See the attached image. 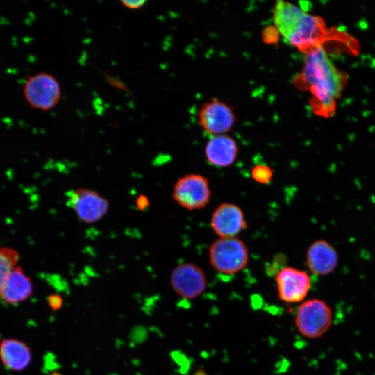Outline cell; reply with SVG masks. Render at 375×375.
<instances>
[{"label": "cell", "instance_id": "2e32d148", "mask_svg": "<svg viewBox=\"0 0 375 375\" xmlns=\"http://www.w3.org/2000/svg\"><path fill=\"white\" fill-rule=\"evenodd\" d=\"M19 258L18 252L10 247H0V299L3 284Z\"/></svg>", "mask_w": 375, "mask_h": 375}, {"label": "cell", "instance_id": "3957f363", "mask_svg": "<svg viewBox=\"0 0 375 375\" xmlns=\"http://www.w3.org/2000/svg\"><path fill=\"white\" fill-rule=\"evenodd\" d=\"M208 255L212 267L226 275L240 272L249 262L248 248L238 237L219 238L210 246Z\"/></svg>", "mask_w": 375, "mask_h": 375}, {"label": "cell", "instance_id": "52a82bcc", "mask_svg": "<svg viewBox=\"0 0 375 375\" xmlns=\"http://www.w3.org/2000/svg\"><path fill=\"white\" fill-rule=\"evenodd\" d=\"M66 197L67 205L83 222H97L108 212V201L94 190L77 188L69 190Z\"/></svg>", "mask_w": 375, "mask_h": 375}, {"label": "cell", "instance_id": "9c48e42d", "mask_svg": "<svg viewBox=\"0 0 375 375\" xmlns=\"http://www.w3.org/2000/svg\"><path fill=\"white\" fill-rule=\"evenodd\" d=\"M275 281L279 299L287 303L303 302L311 288L309 274L292 267H284L276 274Z\"/></svg>", "mask_w": 375, "mask_h": 375}, {"label": "cell", "instance_id": "ac0fdd59", "mask_svg": "<svg viewBox=\"0 0 375 375\" xmlns=\"http://www.w3.org/2000/svg\"><path fill=\"white\" fill-rule=\"evenodd\" d=\"M47 303L53 311H57L62 307L63 299L58 294H51L47 297Z\"/></svg>", "mask_w": 375, "mask_h": 375}, {"label": "cell", "instance_id": "5bb4252c", "mask_svg": "<svg viewBox=\"0 0 375 375\" xmlns=\"http://www.w3.org/2000/svg\"><path fill=\"white\" fill-rule=\"evenodd\" d=\"M33 292V283L19 266L8 274L1 290V299L9 304L26 300Z\"/></svg>", "mask_w": 375, "mask_h": 375}, {"label": "cell", "instance_id": "30bf717a", "mask_svg": "<svg viewBox=\"0 0 375 375\" xmlns=\"http://www.w3.org/2000/svg\"><path fill=\"white\" fill-rule=\"evenodd\" d=\"M199 122L210 135H223L233 128L235 115L231 107L218 99L205 103L198 113Z\"/></svg>", "mask_w": 375, "mask_h": 375}, {"label": "cell", "instance_id": "4fadbf2b", "mask_svg": "<svg viewBox=\"0 0 375 375\" xmlns=\"http://www.w3.org/2000/svg\"><path fill=\"white\" fill-rule=\"evenodd\" d=\"M204 153L209 164L217 167H227L235 161L238 147L229 135H212L206 143Z\"/></svg>", "mask_w": 375, "mask_h": 375}, {"label": "cell", "instance_id": "44dd1931", "mask_svg": "<svg viewBox=\"0 0 375 375\" xmlns=\"http://www.w3.org/2000/svg\"><path fill=\"white\" fill-rule=\"evenodd\" d=\"M136 205L140 210H145L149 205L147 197L144 194L139 196L136 200Z\"/></svg>", "mask_w": 375, "mask_h": 375}, {"label": "cell", "instance_id": "d6986e66", "mask_svg": "<svg viewBox=\"0 0 375 375\" xmlns=\"http://www.w3.org/2000/svg\"><path fill=\"white\" fill-rule=\"evenodd\" d=\"M278 31L276 27H268L264 30L263 38L265 42L268 43H275L278 38Z\"/></svg>", "mask_w": 375, "mask_h": 375}, {"label": "cell", "instance_id": "603a6c76", "mask_svg": "<svg viewBox=\"0 0 375 375\" xmlns=\"http://www.w3.org/2000/svg\"><path fill=\"white\" fill-rule=\"evenodd\" d=\"M49 375H63V374L59 372L54 371L51 372Z\"/></svg>", "mask_w": 375, "mask_h": 375}, {"label": "cell", "instance_id": "9a60e30c", "mask_svg": "<svg viewBox=\"0 0 375 375\" xmlns=\"http://www.w3.org/2000/svg\"><path fill=\"white\" fill-rule=\"evenodd\" d=\"M0 359L9 369L22 371L31 363L30 347L24 342L14 338H5L0 342Z\"/></svg>", "mask_w": 375, "mask_h": 375}, {"label": "cell", "instance_id": "7c38bea8", "mask_svg": "<svg viewBox=\"0 0 375 375\" xmlns=\"http://www.w3.org/2000/svg\"><path fill=\"white\" fill-rule=\"evenodd\" d=\"M306 262L310 272L317 276H326L332 273L339 262L338 251L327 240H315L308 247Z\"/></svg>", "mask_w": 375, "mask_h": 375}, {"label": "cell", "instance_id": "6da1fadb", "mask_svg": "<svg viewBox=\"0 0 375 375\" xmlns=\"http://www.w3.org/2000/svg\"><path fill=\"white\" fill-rule=\"evenodd\" d=\"M294 83L310 92L311 106L316 113L328 116L335 110L344 79L324 49L319 46L305 53L303 70Z\"/></svg>", "mask_w": 375, "mask_h": 375}, {"label": "cell", "instance_id": "7a4b0ae2", "mask_svg": "<svg viewBox=\"0 0 375 375\" xmlns=\"http://www.w3.org/2000/svg\"><path fill=\"white\" fill-rule=\"evenodd\" d=\"M273 19L275 27L287 42L304 53L322 46L327 34L320 17L290 2L277 1Z\"/></svg>", "mask_w": 375, "mask_h": 375}, {"label": "cell", "instance_id": "ffe728a7", "mask_svg": "<svg viewBox=\"0 0 375 375\" xmlns=\"http://www.w3.org/2000/svg\"><path fill=\"white\" fill-rule=\"evenodd\" d=\"M121 3L125 8L130 10H138L141 8L147 3L144 0H122Z\"/></svg>", "mask_w": 375, "mask_h": 375}, {"label": "cell", "instance_id": "277c9868", "mask_svg": "<svg viewBox=\"0 0 375 375\" xmlns=\"http://www.w3.org/2000/svg\"><path fill=\"white\" fill-rule=\"evenodd\" d=\"M333 324V312L329 305L322 299L303 301L297 308L294 324L304 338L317 339L323 336Z\"/></svg>", "mask_w": 375, "mask_h": 375}, {"label": "cell", "instance_id": "8fae6325", "mask_svg": "<svg viewBox=\"0 0 375 375\" xmlns=\"http://www.w3.org/2000/svg\"><path fill=\"white\" fill-rule=\"evenodd\" d=\"M210 226L219 238H234L247 227L242 208L233 203H222L215 209Z\"/></svg>", "mask_w": 375, "mask_h": 375}, {"label": "cell", "instance_id": "e0dca14e", "mask_svg": "<svg viewBox=\"0 0 375 375\" xmlns=\"http://www.w3.org/2000/svg\"><path fill=\"white\" fill-rule=\"evenodd\" d=\"M251 176L256 183L268 184L273 178V170L268 165L258 164L252 168Z\"/></svg>", "mask_w": 375, "mask_h": 375}, {"label": "cell", "instance_id": "5b68a950", "mask_svg": "<svg viewBox=\"0 0 375 375\" xmlns=\"http://www.w3.org/2000/svg\"><path fill=\"white\" fill-rule=\"evenodd\" d=\"M172 197L181 207L188 210H201L209 203L211 190L208 180L199 174H188L175 183Z\"/></svg>", "mask_w": 375, "mask_h": 375}, {"label": "cell", "instance_id": "8992f818", "mask_svg": "<svg viewBox=\"0 0 375 375\" xmlns=\"http://www.w3.org/2000/svg\"><path fill=\"white\" fill-rule=\"evenodd\" d=\"M61 88L51 74L40 72L29 76L24 85V94L34 108L49 110L54 108L61 98Z\"/></svg>", "mask_w": 375, "mask_h": 375}, {"label": "cell", "instance_id": "ba28073f", "mask_svg": "<svg viewBox=\"0 0 375 375\" xmlns=\"http://www.w3.org/2000/svg\"><path fill=\"white\" fill-rule=\"evenodd\" d=\"M170 285L181 298L194 299L200 297L206 290L207 278L204 271L197 264L182 262L172 270Z\"/></svg>", "mask_w": 375, "mask_h": 375}, {"label": "cell", "instance_id": "7402d4cb", "mask_svg": "<svg viewBox=\"0 0 375 375\" xmlns=\"http://www.w3.org/2000/svg\"><path fill=\"white\" fill-rule=\"evenodd\" d=\"M194 375H208L206 372L203 369H199L197 370Z\"/></svg>", "mask_w": 375, "mask_h": 375}]
</instances>
